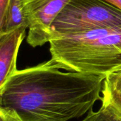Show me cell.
<instances>
[{
  "label": "cell",
  "mask_w": 121,
  "mask_h": 121,
  "mask_svg": "<svg viewBox=\"0 0 121 121\" xmlns=\"http://www.w3.org/2000/svg\"><path fill=\"white\" fill-rule=\"evenodd\" d=\"M60 69L52 59L17 69L0 87V107L23 121H69L88 113L101 99L106 77Z\"/></svg>",
  "instance_id": "6da1fadb"
},
{
  "label": "cell",
  "mask_w": 121,
  "mask_h": 121,
  "mask_svg": "<svg viewBox=\"0 0 121 121\" xmlns=\"http://www.w3.org/2000/svg\"><path fill=\"white\" fill-rule=\"evenodd\" d=\"M49 43L60 69L106 77L121 67V28L55 36Z\"/></svg>",
  "instance_id": "7a4b0ae2"
},
{
  "label": "cell",
  "mask_w": 121,
  "mask_h": 121,
  "mask_svg": "<svg viewBox=\"0 0 121 121\" xmlns=\"http://www.w3.org/2000/svg\"><path fill=\"white\" fill-rule=\"evenodd\" d=\"M121 28V10L104 0H70L52 26V37Z\"/></svg>",
  "instance_id": "3957f363"
},
{
  "label": "cell",
  "mask_w": 121,
  "mask_h": 121,
  "mask_svg": "<svg viewBox=\"0 0 121 121\" xmlns=\"http://www.w3.org/2000/svg\"><path fill=\"white\" fill-rule=\"evenodd\" d=\"M28 23L27 43L33 48L49 43L52 26L70 0H21Z\"/></svg>",
  "instance_id": "277c9868"
},
{
  "label": "cell",
  "mask_w": 121,
  "mask_h": 121,
  "mask_svg": "<svg viewBox=\"0 0 121 121\" xmlns=\"http://www.w3.org/2000/svg\"><path fill=\"white\" fill-rule=\"evenodd\" d=\"M26 28L0 33V87L16 70L18 49L26 36Z\"/></svg>",
  "instance_id": "5b68a950"
},
{
  "label": "cell",
  "mask_w": 121,
  "mask_h": 121,
  "mask_svg": "<svg viewBox=\"0 0 121 121\" xmlns=\"http://www.w3.org/2000/svg\"><path fill=\"white\" fill-rule=\"evenodd\" d=\"M101 94V106L121 119V67L106 76Z\"/></svg>",
  "instance_id": "8992f818"
},
{
  "label": "cell",
  "mask_w": 121,
  "mask_h": 121,
  "mask_svg": "<svg viewBox=\"0 0 121 121\" xmlns=\"http://www.w3.org/2000/svg\"><path fill=\"white\" fill-rule=\"evenodd\" d=\"M21 27L28 28V23L23 10L21 1L9 0L4 17L0 21V33L10 32Z\"/></svg>",
  "instance_id": "52a82bcc"
},
{
  "label": "cell",
  "mask_w": 121,
  "mask_h": 121,
  "mask_svg": "<svg viewBox=\"0 0 121 121\" xmlns=\"http://www.w3.org/2000/svg\"><path fill=\"white\" fill-rule=\"evenodd\" d=\"M82 121H121V119L107 108L101 106L96 111L92 108Z\"/></svg>",
  "instance_id": "ba28073f"
},
{
  "label": "cell",
  "mask_w": 121,
  "mask_h": 121,
  "mask_svg": "<svg viewBox=\"0 0 121 121\" xmlns=\"http://www.w3.org/2000/svg\"><path fill=\"white\" fill-rule=\"evenodd\" d=\"M0 121H23L12 109L0 107Z\"/></svg>",
  "instance_id": "9c48e42d"
},
{
  "label": "cell",
  "mask_w": 121,
  "mask_h": 121,
  "mask_svg": "<svg viewBox=\"0 0 121 121\" xmlns=\"http://www.w3.org/2000/svg\"><path fill=\"white\" fill-rule=\"evenodd\" d=\"M9 0H0V21L4 18L9 6Z\"/></svg>",
  "instance_id": "30bf717a"
},
{
  "label": "cell",
  "mask_w": 121,
  "mask_h": 121,
  "mask_svg": "<svg viewBox=\"0 0 121 121\" xmlns=\"http://www.w3.org/2000/svg\"><path fill=\"white\" fill-rule=\"evenodd\" d=\"M104 1L121 10V0H104Z\"/></svg>",
  "instance_id": "8fae6325"
}]
</instances>
